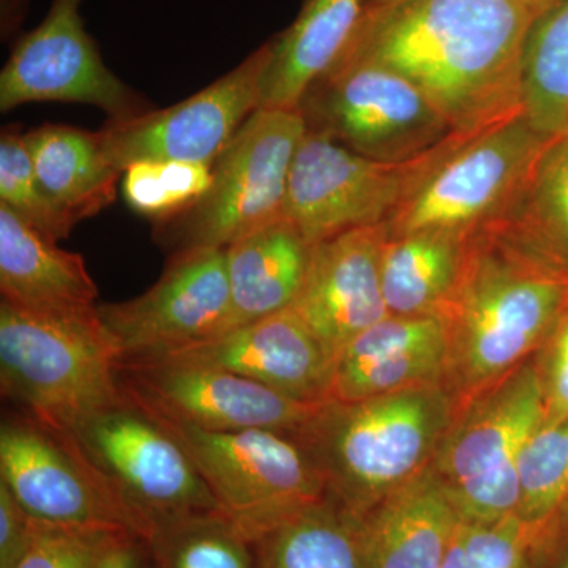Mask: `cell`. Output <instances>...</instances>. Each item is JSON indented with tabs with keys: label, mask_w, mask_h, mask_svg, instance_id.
Here are the masks:
<instances>
[{
	"label": "cell",
	"mask_w": 568,
	"mask_h": 568,
	"mask_svg": "<svg viewBox=\"0 0 568 568\" xmlns=\"http://www.w3.org/2000/svg\"><path fill=\"white\" fill-rule=\"evenodd\" d=\"M536 18L525 0H410L365 14L339 59L396 71L455 133L476 134L523 111V58Z\"/></svg>",
	"instance_id": "cell-1"
},
{
	"label": "cell",
	"mask_w": 568,
	"mask_h": 568,
	"mask_svg": "<svg viewBox=\"0 0 568 568\" xmlns=\"http://www.w3.org/2000/svg\"><path fill=\"white\" fill-rule=\"evenodd\" d=\"M568 308V267L499 222L466 239L437 316L457 409L536 355Z\"/></svg>",
	"instance_id": "cell-2"
},
{
	"label": "cell",
	"mask_w": 568,
	"mask_h": 568,
	"mask_svg": "<svg viewBox=\"0 0 568 568\" xmlns=\"http://www.w3.org/2000/svg\"><path fill=\"white\" fill-rule=\"evenodd\" d=\"M455 414L446 383L417 384L361 402L327 399L293 439L320 469L327 499L358 519L432 465Z\"/></svg>",
	"instance_id": "cell-3"
},
{
	"label": "cell",
	"mask_w": 568,
	"mask_h": 568,
	"mask_svg": "<svg viewBox=\"0 0 568 568\" xmlns=\"http://www.w3.org/2000/svg\"><path fill=\"white\" fill-rule=\"evenodd\" d=\"M0 386L22 414L61 433L126 399L97 310L43 315L2 301Z\"/></svg>",
	"instance_id": "cell-4"
},
{
	"label": "cell",
	"mask_w": 568,
	"mask_h": 568,
	"mask_svg": "<svg viewBox=\"0 0 568 568\" xmlns=\"http://www.w3.org/2000/svg\"><path fill=\"white\" fill-rule=\"evenodd\" d=\"M549 140L523 111L480 133H452L386 223L387 234L467 239L500 222Z\"/></svg>",
	"instance_id": "cell-5"
},
{
	"label": "cell",
	"mask_w": 568,
	"mask_h": 568,
	"mask_svg": "<svg viewBox=\"0 0 568 568\" xmlns=\"http://www.w3.org/2000/svg\"><path fill=\"white\" fill-rule=\"evenodd\" d=\"M62 435L141 538L171 519L222 510L181 440L129 396Z\"/></svg>",
	"instance_id": "cell-6"
},
{
	"label": "cell",
	"mask_w": 568,
	"mask_h": 568,
	"mask_svg": "<svg viewBox=\"0 0 568 568\" xmlns=\"http://www.w3.org/2000/svg\"><path fill=\"white\" fill-rule=\"evenodd\" d=\"M544 422L537 354L458 407L432 467L463 521L517 515L519 454Z\"/></svg>",
	"instance_id": "cell-7"
},
{
	"label": "cell",
	"mask_w": 568,
	"mask_h": 568,
	"mask_svg": "<svg viewBox=\"0 0 568 568\" xmlns=\"http://www.w3.org/2000/svg\"><path fill=\"white\" fill-rule=\"evenodd\" d=\"M305 133L298 110L254 111L213 162L209 192L181 215L156 224V241L173 253L227 248L282 219L291 166Z\"/></svg>",
	"instance_id": "cell-8"
},
{
	"label": "cell",
	"mask_w": 568,
	"mask_h": 568,
	"mask_svg": "<svg viewBox=\"0 0 568 568\" xmlns=\"http://www.w3.org/2000/svg\"><path fill=\"white\" fill-rule=\"evenodd\" d=\"M297 110L308 132L384 163L417 159L455 133L413 82L358 59H339Z\"/></svg>",
	"instance_id": "cell-9"
},
{
	"label": "cell",
	"mask_w": 568,
	"mask_h": 568,
	"mask_svg": "<svg viewBox=\"0 0 568 568\" xmlns=\"http://www.w3.org/2000/svg\"><path fill=\"white\" fill-rule=\"evenodd\" d=\"M156 418L181 440L220 508L250 537L297 508L327 497L313 459L284 433H209Z\"/></svg>",
	"instance_id": "cell-10"
},
{
	"label": "cell",
	"mask_w": 568,
	"mask_h": 568,
	"mask_svg": "<svg viewBox=\"0 0 568 568\" xmlns=\"http://www.w3.org/2000/svg\"><path fill=\"white\" fill-rule=\"evenodd\" d=\"M446 140L417 159L384 163L306 130L291 166L284 216L313 245L386 224Z\"/></svg>",
	"instance_id": "cell-11"
},
{
	"label": "cell",
	"mask_w": 568,
	"mask_h": 568,
	"mask_svg": "<svg viewBox=\"0 0 568 568\" xmlns=\"http://www.w3.org/2000/svg\"><path fill=\"white\" fill-rule=\"evenodd\" d=\"M119 366L156 361L230 328L226 248L173 253L159 282L125 302L97 305Z\"/></svg>",
	"instance_id": "cell-12"
},
{
	"label": "cell",
	"mask_w": 568,
	"mask_h": 568,
	"mask_svg": "<svg viewBox=\"0 0 568 568\" xmlns=\"http://www.w3.org/2000/svg\"><path fill=\"white\" fill-rule=\"evenodd\" d=\"M272 41H265L234 70L190 99L100 130L112 163L123 171L138 162L213 164L246 119L261 106Z\"/></svg>",
	"instance_id": "cell-13"
},
{
	"label": "cell",
	"mask_w": 568,
	"mask_h": 568,
	"mask_svg": "<svg viewBox=\"0 0 568 568\" xmlns=\"http://www.w3.org/2000/svg\"><path fill=\"white\" fill-rule=\"evenodd\" d=\"M125 395L152 416L209 433L272 429L294 437L324 403L301 402L248 377L211 366H119Z\"/></svg>",
	"instance_id": "cell-14"
},
{
	"label": "cell",
	"mask_w": 568,
	"mask_h": 568,
	"mask_svg": "<svg viewBox=\"0 0 568 568\" xmlns=\"http://www.w3.org/2000/svg\"><path fill=\"white\" fill-rule=\"evenodd\" d=\"M82 0H52L47 18L14 44L0 73V110L26 103H84L123 121L149 103L106 65L85 31Z\"/></svg>",
	"instance_id": "cell-15"
},
{
	"label": "cell",
	"mask_w": 568,
	"mask_h": 568,
	"mask_svg": "<svg viewBox=\"0 0 568 568\" xmlns=\"http://www.w3.org/2000/svg\"><path fill=\"white\" fill-rule=\"evenodd\" d=\"M0 484L37 521L130 530L67 436L26 414H9L0 425Z\"/></svg>",
	"instance_id": "cell-16"
},
{
	"label": "cell",
	"mask_w": 568,
	"mask_h": 568,
	"mask_svg": "<svg viewBox=\"0 0 568 568\" xmlns=\"http://www.w3.org/2000/svg\"><path fill=\"white\" fill-rule=\"evenodd\" d=\"M156 362L224 369L301 402L331 399L334 358L291 308L144 364Z\"/></svg>",
	"instance_id": "cell-17"
},
{
	"label": "cell",
	"mask_w": 568,
	"mask_h": 568,
	"mask_svg": "<svg viewBox=\"0 0 568 568\" xmlns=\"http://www.w3.org/2000/svg\"><path fill=\"white\" fill-rule=\"evenodd\" d=\"M386 224L349 231L313 248L304 286L291 310L334 358L388 315L381 286Z\"/></svg>",
	"instance_id": "cell-18"
},
{
	"label": "cell",
	"mask_w": 568,
	"mask_h": 568,
	"mask_svg": "<svg viewBox=\"0 0 568 568\" xmlns=\"http://www.w3.org/2000/svg\"><path fill=\"white\" fill-rule=\"evenodd\" d=\"M447 332L439 316L387 315L334 361L331 399L353 403L446 379Z\"/></svg>",
	"instance_id": "cell-19"
},
{
	"label": "cell",
	"mask_w": 568,
	"mask_h": 568,
	"mask_svg": "<svg viewBox=\"0 0 568 568\" xmlns=\"http://www.w3.org/2000/svg\"><path fill=\"white\" fill-rule=\"evenodd\" d=\"M459 518L432 465L355 519L364 568H440Z\"/></svg>",
	"instance_id": "cell-20"
},
{
	"label": "cell",
	"mask_w": 568,
	"mask_h": 568,
	"mask_svg": "<svg viewBox=\"0 0 568 568\" xmlns=\"http://www.w3.org/2000/svg\"><path fill=\"white\" fill-rule=\"evenodd\" d=\"M0 204V293L7 304L43 315H89L99 287L81 254L67 252Z\"/></svg>",
	"instance_id": "cell-21"
},
{
	"label": "cell",
	"mask_w": 568,
	"mask_h": 568,
	"mask_svg": "<svg viewBox=\"0 0 568 568\" xmlns=\"http://www.w3.org/2000/svg\"><path fill=\"white\" fill-rule=\"evenodd\" d=\"M313 248L315 245L286 216L257 227L227 246L231 295L227 331L290 310L304 286Z\"/></svg>",
	"instance_id": "cell-22"
},
{
	"label": "cell",
	"mask_w": 568,
	"mask_h": 568,
	"mask_svg": "<svg viewBox=\"0 0 568 568\" xmlns=\"http://www.w3.org/2000/svg\"><path fill=\"white\" fill-rule=\"evenodd\" d=\"M365 9L366 0H304L293 24L271 39L260 108L297 110L305 92L339 61Z\"/></svg>",
	"instance_id": "cell-23"
},
{
	"label": "cell",
	"mask_w": 568,
	"mask_h": 568,
	"mask_svg": "<svg viewBox=\"0 0 568 568\" xmlns=\"http://www.w3.org/2000/svg\"><path fill=\"white\" fill-rule=\"evenodd\" d=\"M24 136L41 189L74 226L114 203L122 171L100 132L47 123Z\"/></svg>",
	"instance_id": "cell-24"
},
{
	"label": "cell",
	"mask_w": 568,
	"mask_h": 568,
	"mask_svg": "<svg viewBox=\"0 0 568 568\" xmlns=\"http://www.w3.org/2000/svg\"><path fill=\"white\" fill-rule=\"evenodd\" d=\"M465 244L457 235L386 231L379 271L388 315L437 316L457 283Z\"/></svg>",
	"instance_id": "cell-25"
},
{
	"label": "cell",
	"mask_w": 568,
	"mask_h": 568,
	"mask_svg": "<svg viewBox=\"0 0 568 568\" xmlns=\"http://www.w3.org/2000/svg\"><path fill=\"white\" fill-rule=\"evenodd\" d=\"M252 541L257 568H364L355 519L327 497L256 530Z\"/></svg>",
	"instance_id": "cell-26"
},
{
	"label": "cell",
	"mask_w": 568,
	"mask_h": 568,
	"mask_svg": "<svg viewBox=\"0 0 568 568\" xmlns=\"http://www.w3.org/2000/svg\"><path fill=\"white\" fill-rule=\"evenodd\" d=\"M523 114L547 138L568 134V0L538 14L523 58Z\"/></svg>",
	"instance_id": "cell-27"
},
{
	"label": "cell",
	"mask_w": 568,
	"mask_h": 568,
	"mask_svg": "<svg viewBox=\"0 0 568 568\" xmlns=\"http://www.w3.org/2000/svg\"><path fill=\"white\" fill-rule=\"evenodd\" d=\"M142 540L152 568H257L252 538L223 510L171 519Z\"/></svg>",
	"instance_id": "cell-28"
},
{
	"label": "cell",
	"mask_w": 568,
	"mask_h": 568,
	"mask_svg": "<svg viewBox=\"0 0 568 568\" xmlns=\"http://www.w3.org/2000/svg\"><path fill=\"white\" fill-rule=\"evenodd\" d=\"M500 222L568 267V134L548 141Z\"/></svg>",
	"instance_id": "cell-29"
},
{
	"label": "cell",
	"mask_w": 568,
	"mask_h": 568,
	"mask_svg": "<svg viewBox=\"0 0 568 568\" xmlns=\"http://www.w3.org/2000/svg\"><path fill=\"white\" fill-rule=\"evenodd\" d=\"M213 164L138 162L122 174V193L134 212L160 224L181 215L209 192Z\"/></svg>",
	"instance_id": "cell-30"
},
{
	"label": "cell",
	"mask_w": 568,
	"mask_h": 568,
	"mask_svg": "<svg viewBox=\"0 0 568 568\" xmlns=\"http://www.w3.org/2000/svg\"><path fill=\"white\" fill-rule=\"evenodd\" d=\"M518 511L526 523L545 521L568 499V420L544 425L518 458Z\"/></svg>",
	"instance_id": "cell-31"
},
{
	"label": "cell",
	"mask_w": 568,
	"mask_h": 568,
	"mask_svg": "<svg viewBox=\"0 0 568 568\" xmlns=\"http://www.w3.org/2000/svg\"><path fill=\"white\" fill-rule=\"evenodd\" d=\"M0 204L54 242L69 237L74 227L41 189L26 136L14 129L0 140Z\"/></svg>",
	"instance_id": "cell-32"
},
{
	"label": "cell",
	"mask_w": 568,
	"mask_h": 568,
	"mask_svg": "<svg viewBox=\"0 0 568 568\" xmlns=\"http://www.w3.org/2000/svg\"><path fill=\"white\" fill-rule=\"evenodd\" d=\"M537 525L518 515L459 521L440 568H530Z\"/></svg>",
	"instance_id": "cell-33"
},
{
	"label": "cell",
	"mask_w": 568,
	"mask_h": 568,
	"mask_svg": "<svg viewBox=\"0 0 568 568\" xmlns=\"http://www.w3.org/2000/svg\"><path fill=\"white\" fill-rule=\"evenodd\" d=\"M125 529L67 528L37 521L31 541L11 568H99Z\"/></svg>",
	"instance_id": "cell-34"
},
{
	"label": "cell",
	"mask_w": 568,
	"mask_h": 568,
	"mask_svg": "<svg viewBox=\"0 0 568 568\" xmlns=\"http://www.w3.org/2000/svg\"><path fill=\"white\" fill-rule=\"evenodd\" d=\"M545 395V422L568 420V308L537 353Z\"/></svg>",
	"instance_id": "cell-35"
},
{
	"label": "cell",
	"mask_w": 568,
	"mask_h": 568,
	"mask_svg": "<svg viewBox=\"0 0 568 568\" xmlns=\"http://www.w3.org/2000/svg\"><path fill=\"white\" fill-rule=\"evenodd\" d=\"M36 519L0 484V568H11L31 541Z\"/></svg>",
	"instance_id": "cell-36"
},
{
	"label": "cell",
	"mask_w": 568,
	"mask_h": 568,
	"mask_svg": "<svg viewBox=\"0 0 568 568\" xmlns=\"http://www.w3.org/2000/svg\"><path fill=\"white\" fill-rule=\"evenodd\" d=\"M530 568H568V499L551 517L537 523Z\"/></svg>",
	"instance_id": "cell-37"
},
{
	"label": "cell",
	"mask_w": 568,
	"mask_h": 568,
	"mask_svg": "<svg viewBox=\"0 0 568 568\" xmlns=\"http://www.w3.org/2000/svg\"><path fill=\"white\" fill-rule=\"evenodd\" d=\"M99 568H152L145 541L136 534H122Z\"/></svg>",
	"instance_id": "cell-38"
},
{
	"label": "cell",
	"mask_w": 568,
	"mask_h": 568,
	"mask_svg": "<svg viewBox=\"0 0 568 568\" xmlns=\"http://www.w3.org/2000/svg\"><path fill=\"white\" fill-rule=\"evenodd\" d=\"M407 2L410 0H366L365 14L386 13Z\"/></svg>",
	"instance_id": "cell-39"
},
{
	"label": "cell",
	"mask_w": 568,
	"mask_h": 568,
	"mask_svg": "<svg viewBox=\"0 0 568 568\" xmlns=\"http://www.w3.org/2000/svg\"><path fill=\"white\" fill-rule=\"evenodd\" d=\"M526 3L536 11L537 17L540 13H544L545 10H548L549 7L555 6V3H558L559 0H525Z\"/></svg>",
	"instance_id": "cell-40"
}]
</instances>
